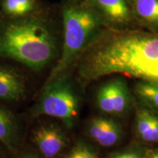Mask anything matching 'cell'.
I'll list each match as a JSON object with an SVG mask.
<instances>
[{"mask_svg":"<svg viewBox=\"0 0 158 158\" xmlns=\"http://www.w3.org/2000/svg\"><path fill=\"white\" fill-rule=\"evenodd\" d=\"M134 94L144 107L158 114V84L139 81L135 85Z\"/></svg>","mask_w":158,"mask_h":158,"instance_id":"obj_13","label":"cell"},{"mask_svg":"<svg viewBox=\"0 0 158 158\" xmlns=\"http://www.w3.org/2000/svg\"><path fill=\"white\" fill-rule=\"evenodd\" d=\"M20 141V127L16 116L0 105V143L10 152H15Z\"/></svg>","mask_w":158,"mask_h":158,"instance_id":"obj_10","label":"cell"},{"mask_svg":"<svg viewBox=\"0 0 158 158\" xmlns=\"http://www.w3.org/2000/svg\"><path fill=\"white\" fill-rule=\"evenodd\" d=\"M135 130L142 141L158 143V114L144 106L138 108L135 114Z\"/></svg>","mask_w":158,"mask_h":158,"instance_id":"obj_11","label":"cell"},{"mask_svg":"<svg viewBox=\"0 0 158 158\" xmlns=\"http://www.w3.org/2000/svg\"><path fill=\"white\" fill-rule=\"evenodd\" d=\"M96 106L102 114L122 116L129 111L131 95L123 78H115L102 84L96 93Z\"/></svg>","mask_w":158,"mask_h":158,"instance_id":"obj_6","label":"cell"},{"mask_svg":"<svg viewBox=\"0 0 158 158\" xmlns=\"http://www.w3.org/2000/svg\"><path fill=\"white\" fill-rule=\"evenodd\" d=\"M2 7L7 14L21 16L32 10L35 3L34 0H3Z\"/></svg>","mask_w":158,"mask_h":158,"instance_id":"obj_15","label":"cell"},{"mask_svg":"<svg viewBox=\"0 0 158 158\" xmlns=\"http://www.w3.org/2000/svg\"><path fill=\"white\" fill-rule=\"evenodd\" d=\"M0 158H5V154L3 153L2 149L1 148H0Z\"/></svg>","mask_w":158,"mask_h":158,"instance_id":"obj_19","label":"cell"},{"mask_svg":"<svg viewBox=\"0 0 158 158\" xmlns=\"http://www.w3.org/2000/svg\"><path fill=\"white\" fill-rule=\"evenodd\" d=\"M20 158H40L38 155H36L35 153H27L25 155L21 156Z\"/></svg>","mask_w":158,"mask_h":158,"instance_id":"obj_18","label":"cell"},{"mask_svg":"<svg viewBox=\"0 0 158 158\" xmlns=\"http://www.w3.org/2000/svg\"><path fill=\"white\" fill-rule=\"evenodd\" d=\"M146 150L140 147H134L116 152L108 158H143Z\"/></svg>","mask_w":158,"mask_h":158,"instance_id":"obj_16","label":"cell"},{"mask_svg":"<svg viewBox=\"0 0 158 158\" xmlns=\"http://www.w3.org/2000/svg\"><path fill=\"white\" fill-rule=\"evenodd\" d=\"M108 29H125L135 22L133 0H89Z\"/></svg>","mask_w":158,"mask_h":158,"instance_id":"obj_7","label":"cell"},{"mask_svg":"<svg viewBox=\"0 0 158 158\" xmlns=\"http://www.w3.org/2000/svg\"><path fill=\"white\" fill-rule=\"evenodd\" d=\"M31 141L41 157L56 158L68 147L70 138L60 124L43 120L31 130Z\"/></svg>","mask_w":158,"mask_h":158,"instance_id":"obj_5","label":"cell"},{"mask_svg":"<svg viewBox=\"0 0 158 158\" xmlns=\"http://www.w3.org/2000/svg\"><path fill=\"white\" fill-rule=\"evenodd\" d=\"M26 92L24 77L14 68L0 64V100L20 101L25 97Z\"/></svg>","mask_w":158,"mask_h":158,"instance_id":"obj_9","label":"cell"},{"mask_svg":"<svg viewBox=\"0 0 158 158\" xmlns=\"http://www.w3.org/2000/svg\"><path fill=\"white\" fill-rule=\"evenodd\" d=\"M62 158H100V152L92 144L81 140Z\"/></svg>","mask_w":158,"mask_h":158,"instance_id":"obj_14","label":"cell"},{"mask_svg":"<svg viewBox=\"0 0 158 158\" xmlns=\"http://www.w3.org/2000/svg\"><path fill=\"white\" fill-rule=\"evenodd\" d=\"M64 44L62 54L48 83L62 76L94 37L105 27L102 19L89 4H70L62 12Z\"/></svg>","mask_w":158,"mask_h":158,"instance_id":"obj_3","label":"cell"},{"mask_svg":"<svg viewBox=\"0 0 158 158\" xmlns=\"http://www.w3.org/2000/svg\"><path fill=\"white\" fill-rule=\"evenodd\" d=\"M143 158H158V148L146 150Z\"/></svg>","mask_w":158,"mask_h":158,"instance_id":"obj_17","label":"cell"},{"mask_svg":"<svg viewBox=\"0 0 158 158\" xmlns=\"http://www.w3.org/2000/svg\"><path fill=\"white\" fill-rule=\"evenodd\" d=\"M133 9L135 22L158 34V0H133Z\"/></svg>","mask_w":158,"mask_h":158,"instance_id":"obj_12","label":"cell"},{"mask_svg":"<svg viewBox=\"0 0 158 158\" xmlns=\"http://www.w3.org/2000/svg\"><path fill=\"white\" fill-rule=\"evenodd\" d=\"M84 82L121 74L158 84V34L135 28L100 31L81 61Z\"/></svg>","mask_w":158,"mask_h":158,"instance_id":"obj_1","label":"cell"},{"mask_svg":"<svg viewBox=\"0 0 158 158\" xmlns=\"http://www.w3.org/2000/svg\"><path fill=\"white\" fill-rule=\"evenodd\" d=\"M88 135L98 145L109 148L121 141L123 128L119 122L111 118L94 117L89 121L86 127Z\"/></svg>","mask_w":158,"mask_h":158,"instance_id":"obj_8","label":"cell"},{"mask_svg":"<svg viewBox=\"0 0 158 158\" xmlns=\"http://www.w3.org/2000/svg\"><path fill=\"white\" fill-rule=\"evenodd\" d=\"M56 54V42L46 26L32 19L7 24L0 31V56L40 70Z\"/></svg>","mask_w":158,"mask_h":158,"instance_id":"obj_2","label":"cell"},{"mask_svg":"<svg viewBox=\"0 0 158 158\" xmlns=\"http://www.w3.org/2000/svg\"><path fill=\"white\" fill-rule=\"evenodd\" d=\"M79 112V100L71 83L60 76L47 83L33 113L60 120L67 129L73 127Z\"/></svg>","mask_w":158,"mask_h":158,"instance_id":"obj_4","label":"cell"}]
</instances>
